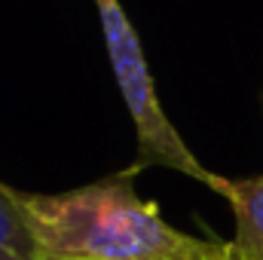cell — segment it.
<instances>
[{"label":"cell","mask_w":263,"mask_h":260,"mask_svg":"<svg viewBox=\"0 0 263 260\" xmlns=\"http://www.w3.org/2000/svg\"><path fill=\"white\" fill-rule=\"evenodd\" d=\"M43 260H220L223 242L172 227L129 172L65 193H25Z\"/></svg>","instance_id":"obj_1"},{"label":"cell","mask_w":263,"mask_h":260,"mask_svg":"<svg viewBox=\"0 0 263 260\" xmlns=\"http://www.w3.org/2000/svg\"><path fill=\"white\" fill-rule=\"evenodd\" d=\"M92 3L98 9V22L104 31V49L114 67L117 86L123 92V101L129 107L132 126L138 135V159L126 172L135 178L141 169L162 165V169H172L178 175H187L199 184H205L208 190H217L220 175L208 172L199 162L193 150L184 144L181 132L165 117L162 101L156 95V83L150 77V67L141 49V40H138V31L129 22L123 3L120 0H92Z\"/></svg>","instance_id":"obj_2"},{"label":"cell","mask_w":263,"mask_h":260,"mask_svg":"<svg viewBox=\"0 0 263 260\" xmlns=\"http://www.w3.org/2000/svg\"><path fill=\"white\" fill-rule=\"evenodd\" d=\"M236 217V233L223 242V260H263V175L254 178H223L217 181Z\"/></svg>","instance_id":"obj_3"},{"label":"cell","mask_w":263,"mask_h":260,"mask_svg":"<svg viewBox=\"0 0 263 260\" xmlns=\"http://www.w3.org/2000/svg\"><path fill=\"white\" fill-rule=\"evenodd\" d=\"M0 260H43L25 193L0 181Z\"/></svg>","instance_id":"obj_4"},{"label":"cell","mask_w":263,"mask_h":260,"mask_svg":"<svg viewBox=\"0 0 263 260\" xmlns=\"http://www.w3.org/2000/svg\"><path fill=\"white\" fill-rule=\"evenodd\" d=\"M220 260H223V257H220Z\"/></svg>","instance_id":"obj_5"}]
</instances>
